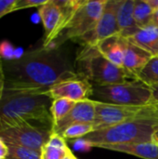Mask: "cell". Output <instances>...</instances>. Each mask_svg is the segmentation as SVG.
<instances>
[{
    "instance_id": "1",
    "label": "cell",
    "mask_w": 158,
    "mask_h": 159,
    "mask_svg": "<svg viewBox=\"0 0 158 159\" xmlns=\"http://www.w3.org/2000/svg\"><path fill=\"white\" fill-rule=\"evenodd\" d=\"M5 91L45 94L53 86L81 78L70 61L54 48L25 51L12 61H3Z\"/></svg>"
},
{
    "instance_id": "2",
    "label": "cell",
    "mask_w": 158,
    "mask_h": 159,
    "mask_svg": "<svg viewBox=\"0 0 158 159\" xmlns=\"http://www.w3.org/2000/svg\"><path fill=\"white\" fill-rule=\"evenodd\" d=\"M51 103L46 94L5 91L0 101V123L36 121L52 128Z\"/></svg>"
},
{
    "instance_id": "3",
    "label": "cell",
    "mask_w": 158,
    "mask_h": 159,
    "mask_svg": "<svg viewBox=\"0 0 158 159\" xmlns=\"http://www.w3.org/2000/svg\"><path fill=\"white\" fill-rule=\"evenodd\" d=\"M158 127V118H144L124 122L94 130L79 139L89 147L99 144H129L153 142Z\"/></svg>"
},
{
    "instance_id": "4",
    "label": "cell",
    "mask_w": 158,
    "mask_h": 159,
    "mask_svg": "<svg viewBox=\"0 0 158 159\" xmlns=\"http://www.w3.org/2000/svg\"><path fill=\"white\" fill-rule=\"evenodd\" d=\"M77 74L91 85L120 84L129 79L125 71L107 60L96 46H84L76 58Z\"/></svg>"
},
{
    "instance_id": "5",
    "label": "cell",
    "mask_w": 158,
    "mask_h": 159,
    "mask_svg": "<svg viewBox=\"0 0 158 159\" xmlns=\"http://www.w3.org/2000/svg\"><path fill=\"white\" fill-rule=\"evenodd\" d=\"M91 100L115 105L142 106L151 104L152 92L149 87L140 81H128L120 84L92 85Z\"/></svg>"
},
{
    "instance_id": "6",
    "label": "cell",
    "mask_w": 158,
    "mask_h": 159,
    "mask_svg": "<svg viewBox=\"0 0 158 159\" xmlns=\"http://www.w3.org/2000/svg\"><path fill=\"white\" fill-rule=\"evenodd\" d=\"M85 0H47L38 7L44 26V48H49L61 35L73 16Z\"/></svg>"
},
{
    "instance_id": "7",
    "label": "cell",
    "mask_w": 158,
    "mask_h": 159,
    "mask_svg": "<svg viewBox=\"0 0 158 159\" xmlns=\"http://www.w3.org/2000/svg\"><path fill=\"white\" fill-rule=\"evenodd\" d=\"M144 118H158L157 107L154 104L130 106L95 102V120L93 122L94 130L109 128L124 122Z\"/></svg>"
},
{
    "instance_id": "8",
    "label": "cell",
    "mask_w": 158,
    "mask_h": 159,
    "mask_svg": "<svg viewBox=\"0 0 158 159\" xmlns=\"http://www.w3.org/2000/svg\"><path fill=\"white\" fill-rule=\"evenodd\" d=\"M106 2L107 0L84 1L61 35L49 48H59L64 42L81 40L92 32L103 12Z\"/></svg>"
},
{
    "instance_id": "9",
    "label": "cell",
    "mask_w": 158,
    "mask_h": 159,
    "mask_svg": "<svg viewBox=\"0 0 158 159\" xmlns=\"http://www.w3.org/2000/svg\"><path fill=\"white\" fill-rule=\"evenodd\" d=\"M52 133L51 129L37 127L30 121L0 123V137L7 143L41 152Z\"/></svg>"
},
{
    "instance_id": "10",
    "label": "cell",
    "mask_w": 158,
    "mask_h": 159,
    "mask_svg": "<svg viewBox=\"0 0 158 159\" xmlns=\"http://www.w3.org/2000/svg\"><path fill=\"white\" fill-rule=\"evenodd\" d=\"M120 0H107L103 12L92 32L81 39L84 46H96L100 41L119 34L117 11Z\"/></svg>"
},
{
    "instance_id": "11",
    "label": "cell",
    "mask_w": 158,
    "mask_h": 159,
    "mask_svg": "<svg viewBox=\"0 0 158 159\" xmlns=\"http://www.w3.org/2000/svg\"><path fill=\"white\" fill-rule=\"evenodd\" d=\"M92 85L86 79L77 78L61 82L50 88L45 94L55 99H67L74 102L88 100L91 98Z\"/></svg>"
},
{
    "instance_id": "12",
    "label": "cell",
    "mask_w": 158,
    "mask_h": 159,
    "mask_svg": "<svg viewBox=\"0 0 158 159\" xmlns=\"http://www.w3.org/2000/svg\"><path fill=\"white\" fill-rule=\"evenodd\" d=\"M95 120V102L91 99L75 102L71 112L59 123L52 127V131L58 134H61L68 127L80 124V123H91Z\"/></svg>"
},
{
    "instance_id": "13",
    "label": "cell",
    "mask_w": 158,
    "mask_h": 159,
    "mask_svg": "<svg viewBox=\"0 0 158 159\" xmlns=\"http://www.w3.org/2000/svg\"><path fill=\"white\" fill-rule=\"evenodd\" d=\"M152 58L153 56L150 53L133 45L128 40L122 69L125 71L130 80L138 81L137 77L139 74Z\"/></svg>"
},
{
    "instance_id": "14",
    "label": "cell",
    "mask_w": 158,
    "mask_h": 159,
    "mask_svg": "<svg viewBox=\"0 0 158 159\" xmlns=\"http://www.w3.org/2000/svg\"><path fill=\"white\" fill-rule=\"evenodd\" d=\"M95 147L124 153L142 159H158V144L154 142L129 144H99Z\"/></svg>"
},
{
    "instance_id": "15",
    "label": "cell",
    "mask_w": 158,
    "mask_h": 159,
    "mask_svg": "<svg viewBox=\"0 0 158 159\" xmlns=\"http://www.w3.org/2000/svg\"><path fill=\"white\" fill-rule=\"evenodd\" d=\"M128 39L115 34L100 41L96 47L99 51L112 63L122 68Z\"/></svg>"
},
{
    "instance_id": "16",
    "label": "cell",
    "mask_w": 158,
    "mask_h": 159,
    "mask_svg": "<svg viewBox=\"0 0 158 159\" xmlns=\"http://www.w3.org/2000/svg\"><path fill=\"white\" fill-rule=\"evenodd\" d=\"M134 6L135 0H120L117 11V24L119 34L126 39L134 35L141 29L134 20Z\"/></svg>"
},
{
    "instance_id": "17",
    "label": "cell",
    "mask_w": 158,
    "mask_h": 159,
    "mask_svg": "<svg viewBox=\"0 0 158 159\" xmlns=\"http://www.w3.org/2000/svg\"><path fill=\"white\" fill-rule=\"evenodd\" d=\"M128 40L150 53L153 57L158 56V27L155 24L141 28Z\"/></svg>"
},
{
    "instance_id": "18",
    "label": "cell",
    "mask_w": 158,
    "mask_h": 159,
    "mask_svg": "<svg viewBox=\"0 0 158 159\" xmlns=\"http://www.w3.org/2000/svg\"><path fill=\"white\" fill-rule=\"evenodd\" d=\"M68 151L65 139L52 131L49 140L41 150V159H63Z\"/></svg>"
},
{
    "instance_id": "19",
    "label": "cell",
    "mask_w": 158,
    "mask_h": 159,
    "mask_svg": "<svg viewBox=\"0 0 158 159\" xmlns=\"http://www.w3.org/2000/svg\"><path fill=\"white\" fill-rule=\"evenodd\" d=\"M154 10L145 0H135L134 20L139 28H144L153 24Z\"/></svg>"
},
{
    "instance_id": "20",
    "label": "cell",
    "mask_w": 158,
    "mask_h": 159,
    "mask_svg": "<svg viewBox=\"0 0 158 159\" xmlns=\"http://www.w3.org/2000/svg\"><path fill=\"white\" fill-rule=\"evenodd\" d=\"M75 102L67 99L60 98L52 100L50 113L52 116V127L59 123L61 119H63L74 108Z\"/></svg>"
},
{
    "instance_id": "21",
    "label": "cell",
    "mask_w": 158,
    "mask_h": 159,
    "mask_svg": "<svg viewBox=\"0 0 158 159\" xmlns=\"http://www.w3.org/2000/svg\"><path fill=\"white\" fill-rule=\"evenodd\" d=\"M137 80L149 88L158 84V56L153 57L149 61V62L139 74Z\"/></svg>"
},
{
    "instance_id": "22",
    "label": "cell",
    "mask_w": 158,
    "mask_h": 159,
    "mask_svg": "<svg viewBox=\"0 0 158 159\" xmlns=\"http://www.w3.org/2000/svg\"><path fill=\"white\" fill-rule=\"evenodd\" d=\"M7 144L8 147L7 159H41V152L12 143Z\"/></svg>"
},
{
    "instance_id": "23",
    "label": "cell",
    "mask_w": 158,
    "mask_h": 159,
    "mask_svg": "<svg viewBox=\"0 0 158 159\" xmlns=\"http://www.w3.org/2000/svg\"><path fill=\"white\" fill-rule=\"evenodd\" d=\"M94 131L93 124L91 123H80V124H74L70 127H68L61 134V136L65 139H81L85 137L86 135L91 133Z\"/></svg>"
},
{
    "instance_id": "24",
    "label": "cell",
    "mask_w": 158,
    "mask_h": 159,
    "mask_svg": "<svg viewBox=\"0 0 158 159\" xmlns=\"http://www.w3.org/2000/svg\"><path fill=\"white\" fill-rule=\"evenodd\" d=\"M0 58L3 61H12L16 59V49L7 40L0 42Z\"/></svg>"
},
{
    "instance_id": "25",
    "label": "cell",
    "mask_w": 158,
    "mask_h": 159,
    "mask_svg": "<svg viewBox=\"0 0 158 159\" xmlns=\"http://www.w3.org/2000/svg\"><path fill=\"white\" fill-rule=\"evenodd\" d=\"M47 0H17L15 5V11L30 8V7H39L47 3Z\"/></svg>"
},
{
    "instance_id": "26",
    "label": "cell",
    "mask_w": 158,
    "mask_h": 159,
    "mask_svg": "<svg viewBox=\"0 0 158 159\" xmlns=\"http://www.w3.org/2000/svg\"><path fill=\"white\" fill-rule=\"evenodd\" d=\"M17 0H0V19L10 12H15Z\"/></svg>"
},
{
    "instance_id": "27",
    "label": "cell",
    "mask_w": 158,
    "mask_h": 159,
    "mask_svg": "<svg viewBox=\"0 0 158 159\" xmlns=\"http://www.w3.org/2000/svg\"><path fill=\"white\" fill-rule=\"evenodd\" d=\"M5 83H6V78L4 73V64H3V60L0 58V101L5 92Z\"/></svg>"
},
{
    "instance_id": "28",
    "label": "cell",
    "mask_w": 158,
    "mask_h": 159,
    "mask_svg": "<svg viewBox=\"0 0 158 159\" xmlns=\"http://www.w3.org/2000/svg\"><path fill=\"white\" fill-rule=\"evenodd\" d=\"M8 154V147L6 142L0 137V159H7Z\"/></svg>"
},
{
    "instance_id": "29",
    "label": "cell",
    "mask_w": 158,
    "mask_h": 159,
    "mask_svg": "<svg viewBox=\"0 0 158 159\" xmlns=\"http://www.w3.org/2000/svg\"><path fill=\"white\" fill-rule=\"evenodd\" d=\"M150 89L152 92L151 104L158 105V84H156V85L150 87Z\"/></svg>"
},
{
    "instance_id": "30",
    "label": "cell",
    "mask_w": 158,
    "mask_h": 159,
    "mask_svg": "<svg viewBox=\"0 0 158 159\" xmlns=\"http://www.w3.org/2000/svg\"><path fill=\"white\" fill-rule=\"evenodd\" d=\"M154 11L158 9V0H145Z\"/></svg>"
},
{
    "instance_id": "31",
    "label": "cell",
    "mask_w": 158,
    "mask_h": 159,
    "mask_svg": "<svg viewBox=\"0 0 158 159\" xmlns=\"http://www.w3.org/2000/svg\"><path fill=\"white\" fill-rule=\"evenodd\" d=\"M153 24H155L156 26L158 27V9L154 11V15H153Z\"/></svg>"
},
{
    "instance_id": "32",
    "label": "cell",
    "mask_w": 158,
    "mask_h": 159,
    "mask_svg": "<svg viewBox=\"0 0 158 159\" xmlns=\"http://www.w3.org/2000/svg\"><path fill=\"white\" fill-rule=\"evenodd\" d=\"M63 159H77L75 157H74V155L72 153V151L69 149V151L67 152V154H66V156L64 157V158Z\"/></svg>"
},
{
    "instance_id": "33",
    "label": "cell",
    "mask_w": 158,
    "mask_h": 159,
    "mask_svg": "<svg viewBox=\"0 0 158 159\" xmlns=\"http://www.w3.org/2000/svg\"><path fill=\"white\" fill-rule=\"evenodd\" d=\"M153 142L158 144V127H157V129H156V131H155V133H154V136H153Z\"/></svg>"
},
{
    "instance_id": "34",
    "label": "cell",
    "mask_w": 158,
    "mask_h": 159,
    "mask_svg": "<svg viewBox=\"0 0 158 159\" xmlns=\"http://www.w3.org/2000/svg\"><path fill=\"white\" fill-rule=\"evenodd\" d=\"M156 107H157V108H158V105H156Z\"/></svg>"
}]
</instances>
